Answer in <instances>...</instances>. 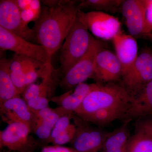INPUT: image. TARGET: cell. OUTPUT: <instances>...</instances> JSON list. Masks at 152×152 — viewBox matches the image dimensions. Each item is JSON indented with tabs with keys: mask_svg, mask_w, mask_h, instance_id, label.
<instances>
[{
	"mask_svg": "<svg viewBox=\"0 0 152 152\" xmlns=\"http://www.w3.org/2000/svg\"><path fill=\"white\" fill-rule=\"evenodd\" d=\"M77 1H62L59 5L42 9L32 29L38 43L45 48L51 61L52 56L61 48L77 19Z\"/></svg>",
	"mask_w": 152,
	"mask_h": 152,
	"instance_id": "obj_1",
	"label": "cell"
},
{
	"mask_svg": "<svg viewBox=\"0 0 152 152\" xmlns=\"http://www.w3.org/2000/svg\"><path fill=\"white\" fill-rule=\"evenodd\" d=\"M96 83L74 113L83 117L101 109L129 107L132 98L120 83Z\"/></svg>",
	"mask_w": 152,
	"mask_h": 152,
	"instance_id": "obj_2",
	"label": "cell"
},
{
	"mask_svg": "<svg viewBox=\"0 0 152 152\" xmlns=\"http://www.w3.org/2000/svg\"><path fill=\"white\" fill-rule=\"evenodd\" d=\"M92 36L86 25L77 17L61 47L60 64L64 75L84 56Z\"/></svg>",
	"mask_w": 152,
	"mask_h": 152,
	"instance_id": "obj_3",
	"label": "cell"
},
{
	"mask_svg": "<svg viewBox=\"0 0 152 152\" xmlns=\"http://www.w3.org/2000/svg\"><path fill=\"white\" fill-rule=\"evenodd\" d=\"M152 80V50L143 49L130 69L123 75L120 83L131 98L135 97Z\"/></svg>",
	"mask_w": 152,
	"mask_h": 152,
	"instance_id": "obj_4",
	"label": "cell"
},
{
	"mask_svg": "<svg viewBox=\"0 0 152 152\" xmlns=\"http://www.w3.org/2000/svg\"><path fill=\"white\" fill-rule=\"evenodd\" d=\"M76 127L75 134L71 142L75 152H101L110 132L94 127L83 118L73 114Z\"/></svg>",
	"mask_w": 152,
	"mask_h": 152,
	"instance_id": "obj_5",
	"label": "cell"
},
{
	"mask_svg": "<svg viewBox=\"0 0 152 152\" xmlns=\"http://www.w3.org/2000/svg\"><path fill=\"white\" fill-rule=\"evenodd\" d=\"M103 43L92 36L88 49L84 56L64 75L60 84L71 88L84 83L89 78H93L95 58L102 48Z\"/></svg>",
	"mask_w": 152,
	"mask_h": 152,
	"instance_id": "obj_6",
	"label": "cell"
},
{
	"mask_svg": "<svg viewBox=\"0 0 152 152\" xmlns=\"http://www.w3.org/2000/svg\"><path fill=\"white\" fill-rule=\"evenodd\" d=\"M77 17L99 39L112 40L121 31L118 19L104 12L94 11L85 13L78 10Z\"/></svg>",
	"mask_w": 152,
	"mask_h": 152,
	"instance_id": "obj_7",
	"label": "cell"
},
{
	"mask_svg": "<svg viewBox=\"0 0 152 152\" xmlns=\"http://www.w3.org/2000/svg\"><path fill=\"white\" fill-rule=\"evenodd\" d=\"M0 48L15 54L29 57L45 64L51 60L45 49L40 45L33 43L0 26Z\"/></svg>",
	"mask_w": 152,
	"mask_h": 152,
	"instance_id": "obj_8",
	"label": "cell"
},
{
	"mask_svg": "<svg viewBox=\"0 0 152 152\" xmlns=\"http://www.w3.org/2000/svg\"><path fill=\"white\" fill-rule=\"evenodd\" d=\"M0 26L29 42H38L32 29L23 21L15 0L0 1Z\"/></svg>",
	"mask_w": 152,
	"mask_h": 152,
	"instance_id": "obj_9",
	"label": "cell"
},
{
	"mask_svg": "<svg viewBox=\"0 0 152 152\" xmlns=\"http://www.w3.org/2000/svg\"><path fill=\"white\" fill-rule=\"evenodd\" d=\"M130 35L135 38L152 39V32L147 24L145 1L126 0L121 7Z\"/></svg>",
	"mask_w": 152,
	"mask_h": 152,
	"instance_id": "obj_10",
	"label": "cell"
},
{
	"mask_svg": "<svg viewBox=\"0 0 152 152\" xmlns=\"http://www.w3.org/2000/svg\"><path fill=\"white\" fill-rule=\"evenodd\" d=\"M31 129L25 124L14 123L0 132V147L13 152L33 151L37 143L29 136Z\"/></svg>",
	"mask_w": 152,
	"mask_h": 152,
	"instance_id": "obj_11",
	"label": "cell"
},
{
	"mask_svg": "<svg viewBox=\"0 0 152 152\" xmlns=\"http://www.w3.org/2000/svg\"><path fill=\"white\" fill-rule=\"evenodd\" d=\"M122 67L115 54L104 49L96 56L93 78L96 83L104 84L121 81Z\"/></svg>",
	"mask_w": 152,
	"mask_h": 152,
	"instance_id": "obj_12",
	"label": "cell"
},
{
	"mask_svg": "<svg viewBox=\"0 0 152 152\" xmlns=\"http://www.w3.org/2000/svg\"><path fill=\"white\" fill-rule=\"evenodd\" d=\"M2 119L8 124L14 123L25 124L33 131L38 118L24 99L19 96L8 100L0 104Z\"/></svg>",
	"mask_w": 152,
	"mask_h": 152,
	"instance_id": "obj_13",
	"label": "cell"
},
{
	"mask_svg": "<svg viewBox=\"0 0 152 152\" xmlns=\"http://www.w3.org/2000/svg\"><path fill=\"white\" fill-rule=\"evenodd\" d=\"M115 54L122 67V76L134 64L138 56V45L135 38L121 31L113 39Z\"/></svg>",
	"mask_w": 152,
	"mask_h": 152,
	"instance_id": "obj_14",
	"label": "cell"
},
{
	"mask_svg": "<svg viewBox=\"0 0 152 152\" xmlns=\"http://www.w3.org/2000/svg\"><path fill=\"white\" fill-rule=\"evenodd\" d=\"M95 85L82 83L76 86L73 91L70 90L60 96L53 97L50 100L66 110L74 113Z\"/></svg>",
	"mask_w": 152,
	"mask_h": 152,
	"instance_id": "obj_15",
	"label": "cell"
},
{
	"mask_svg": "<svg viewBox=\"0 0 152 152\" xmlns=\"http://www.w3.org/2000/svg\"><path fill=\"white\" fill-rule=\"evenodd\" d=\"M152 114V80L142 91L132 98L129 104L126 119L141 118Z\"/></svg>",
	"mask_w": 152,
	"mask_h": 152,
	"instance_id": "obj_16",
	"label": "cell"
},
{
	"mask_svg": "<svg viewBox=\"0 0 152 152\" xmlns=\"http://www.w3.org/2000/svg\"><path fill=\"white\" fill-rule=\"evenodd\" d=\"M131 121L126 120L121 126L110 133L101 152H126L130 137L128 124Z\"/></svg>",
	"mask_w": 152,
	"mask_h": 152,
	"instance_id": "obj_17",
	"label": "cell"
},
{
	"mask_svg": "<svg viewBox=\"0 0 152 152\" xmlns=\"http://www.w3.org/2000/svg\"><path fill=\"white\" fill-rule=\"evenodd\" d=\"M13 59H1L0 61V104L19 96L10 77V66Z\"/></svg>",
	"mask_w": 152,
	"mask_h": 152,
	"instance_id": "obj_18",
	"label": "cell"
},
{
	"mask_svg": "<svg viewBox=\"0 0 152 152\" xmlns=\"http://www.w3.org/2000/svg\"><path fill=\"white\" fill-rule=\"evenodd\" d=\"M127 107L101 109L90 115L81 117L89 123L99 126H106L115 120L126 117Z\"/></svg>",
	"mask_w": 152,
	"mask_h": 152,
	"instance_id": "obj_19",
	"label": "cell"
},
{
	"mask_svg": "<svg viewBox=\"0 0 152 152\" xmlns=\"http://www.w3.org/2000/svg\"><path fill=\"white\" fill-rule=\"evenodd\" d=\"M126 152H152V137L136 127L135 133L129 139Z\"/></svg>",
	"mask_w": 152,
	"mask_h": 152,
	"instance_id": "obj_20",
	"label": "cell"
},
{
	"mask_svg": "<svg viewBox=\"0 0 152 152\" xmlns=\"http://www.w3.org/2000/svg\"><path fill=\"white\" fill-rule=\"evenodd\" d=\"M124 0H83L77 5L78 10L91 9L96 11L115 13L121 7Z\"/></svg>",
	"mask_w": 152,
	"mask_h": 152,
	"instance_id": "obj_21",
	"label": "cell"
},
{
	"mask_svg": "<svg viewBox=\"0 0 152 152\" xmlns=\"http://www.w3.org/2000/svg\"><path fill=\"white\" fill-rule=\"evenodd\" d=\"M32 110L37 117L39 121L51 130H53L56 123L61 117L67 114L73 113L68 111L61 107L55 109L48 107L40 110Z\"/></svg>",
	"mask_w": 152,
	"mask_h": 152,
	"instance_id": "obj_22",
	"label": "cell"
},
{
	"mask_svg": "<svg viewBox=\"0 0 152 152\" xmlns=\"http://www.w3.org/2000/svg\"><path fill=\"white\" fill-rule=\"evenodd\" d=\"M10 77L19 95L24 91L27 88L24 74L20 62L14 56L10 66Z\"/></svg>",
	"mask_w": 152,
	"mask_h": 152,
	"instance_id": "obj_23",
	"label": "cell"
},
{
	"mask_svg": "<svg viewBox=\"0 0 152 152\" xmlns=\"http://www.w3.org/2000/svg\"><path fill=\"white\" fill-rule=\"evenodd\" d=\"M73 114L74 113H70L67 114L58 120L53 128L50 136L47 142H51L61 133L65 130L70 124V121L72 119Z\"/></svg>",
	"mask_w": 152,
	"mask_h": 152,
	"instance_id": "obj_24",
	"label": "cell"
},
{
	"mask_svg": "<svg viewBox=\"0 0 152 152\" xmlns=\"http://www.w3.org/2000/svg\"><path fill=\"white\" fill-rule=\"evenodd\" d=\"M76 132V127L74 124H70L68 128L59 135L51 142L56 145H61L71 142L73 139Z\"/></svg>",
	"mask_w": 152,
	"mask_h": 152,
	"instance_id": "obj_25",
	"label": "cell"
},
{
	"mask_svg": "<svg viewBox=\"0 0 152 152\" xmlns=\"http://www.w3.org/2000/svg\"><path fill=\"white\" fill-rule=\"evenodd\" d=\"M136 127L144 131L152 137V120H141L136 123Z\"/></svg>",
	"mask_w": 152,
	"mask_h": 152,
	"instance_id": "obj_26",
	"label": "cell"
},
{
	"mask_svg": "<svg viewBox=\"0 0 152 152\" xmlns=\"http://www.w3.org/2000/svg\"><path fill=\"white\" fill-rule=\"evenodd\" d=\"M41 152H75L72 148L60 145L49 146L44 148Z\"/></svg>",
	"mask_w": 152,
	"mask_h": 152,
	"instance_id": "obj_27",
	"label": "cell"
},
{
	"mask_svg": "<svg viewBox=\"0 0 152 152\" xmlns=\"http://www.w3.org/2000/svg\"><path fill=\"white\" fill-rule=\"evenodd\" d=\"M146 6V19L147 24L152 32V0L145 1Z\"/></svg>",
	"mask_w": 152,
	"mask_h": 152,
	"instance_id": "obj_28",
	"label": "cell"
},
{
	"mask_svg": "<svg viewBox=\"0 0 152 152\" xmlns=\"http://www.w3.org/2000/svg\"><path fill=\"white\" fill-rule=\"evenodd\" d=\"M14 152H33V151H16Z\"/></svg>",
	"mask_w": 152,
	"mask_h": 152,
	"instance_id": "obj_29",
	"label": "cell"
}]
</instances>
